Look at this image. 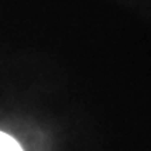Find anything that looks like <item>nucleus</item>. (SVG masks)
Masks as SVG:
<instances>
[{
    "mask_svg": "<svg viewBox=\"0 0 151 151\" xmlns=\"http://www.w3.org/2000/svg\"><path fill=\"white\" fill-rule=\"evenodd\" d=\"M0 151H22V148L11 136L0 132Z\"/></svg>",
    "mask_w": 151,
    "mask_h": 151,
    "instance_id": "f257e3e1",
    "label": "nucleus"
}]
</instances>
